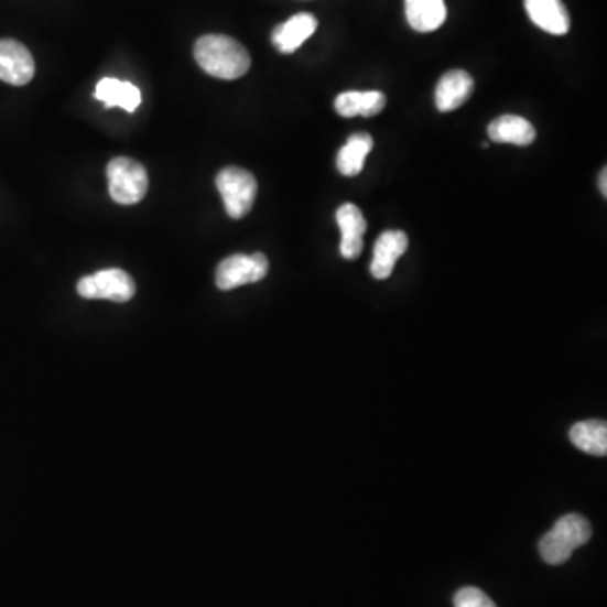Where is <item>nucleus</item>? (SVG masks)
Returning <instances> with one entry per match:
<instances>
[{
	"instance_id": "f257e3e1",
	"label": "nucleus",
	"mask_w": 607,
	"mask_h": 607,
	"mask_svg": "<svg viewBox=\"0 0 607 607\" xmlns=\"http://www.w3.org/2000/svg\"><path fill=\"white\" fill-rule=\"evenodd\" d=\"M195 58L203 72L219 79H238L247 75L252 59L234 37L208 34L196 41Z\"/></svg>"
},
{
	"instance_id": "f03ea898",
	"label": "nucleus",
	"mask_w": 607,
	"mask_h": 607,
	"mask_svg": "<svg viewBox=\"0 0 607 607\" xmlns=\"http://www.w3.org/2000/svg\"><path fill=\"white\" fill-rule=\"evenodd\" d=\"M593 536L589 521L577 513H568L557 520L554 529L540 540V555L549 565H562L572 557L574 550L586 545Z\"/></svg>"
},
{
	"instance_id": "7ed1b4c3",
	"label": "nucleus",
	"mask_w": 607,
	"mask_h": 607,
	"mask_svg": "<svg viewBox=\"0 0 607 607\" xmlns=\"http://www.w3.org/2000/svg\"><path fill=\"white\" fill-rule=\"evenodd\" d=\"M108 193L119 205H137L148 195L149 176L141 162L116 158L107 165Z\"/></svg>"
},
{
	"instance_id": "20e7f679",
	"label": "nucleus",
	"mask_w": 607,
	"mask_h": 607,
	"mask_svg": "<svg viewBox=\"0 0 607 607\" xmlns=\"http://www.w3.org/2000/svg\"><path fill=\"white\" fill-rule=\"evenodd\" d=\"M216 187L224 198L228 216L240 219L253 208L259 186L252 173L241 167H227L216 176Z\"/></svg>"
},
{
	"instance_id": "39448f33",
	"label": "nucleus",
	"mask_w": 607,
	"mask_h": 607,
	"mask_svg": "<svg viewBox=\"0 0 607 607\" xmlns=\"http://www.w3.org/2000/svg\"><path fill=\"white\" fill-rule=\"evenodd\" d=\"M267 273H269V260L263 253H253V256L237 253L219 263L216 269V285L221 291H231L241 285L256 284L262 281Z\"/></svg>"
},
{
	"instance_id": "423d86ee",
	"label": "nucleus",
	"mask_w": 607,
	"mask_h": 607,
	"mask_svg": "<svg viewBox=\"0 0 607 607\" xmlns=\"http://www.w3.org/2000/svg\"><path fill=\"white\" fill-rule=\"evenodd\" d=\"M76 291L85 299L127 302L136 295V282L123 270L107 269L88 275V278L79 279Z\"/></svg>"
},
{
	"instance_id": "0eeeda50",
	"label": "nucleus",
	"mask_w": 607,
	"mask_h": 607,
	"mask_svg": "<svg viewBox=\"0 0 607 607\" xmlns=\"http://www.w3.org/2000/svg\"><path fill=\"white\" fill-rule=\"evenodd\" d=\"M36 66H34L33 54L24 44L15 40H0V79L24 87L34 78Z\"/></svg>"
},
{
	"instance_id": "6e6552de",
	"label": "nucleus",
	"mask_w": 607,
	"mask_h": 607,
	"mask_svg": "<svg viewBox=\"0 0 607 607\" xmlns=\"http://www.w3.org/2000/svg\"><path fill=\"white\" fill-rule=\"evenodd\" d=\"M336 221L342 230L339 252L343 259L356 260L364 252V235L367 234V219L356 205L346 203L336 212Z\"/></svg>"
},
{
	"instance_id": "1a4fd4ad",
	"label": "nucleus",
	"mask_w": 607,
	"mask_h": 607,
	"mask_svg": "<svg viewBox=\"0 0 607 607\" xmlns=\"http://www.w3.org/2000/svg\"><path fill=\"white\" fill-rule=\"evenodd\" d=\"M409 237L400 230H389L378 237L375 243L373 262L370 272L378 281H384L392 275L397 260L407 252Z\"/></svg>"
},
{
	"instance_id": "9d476101",
	"label": "nucleus",
	"mask_w": 607,
	"mask_h": 607,
	"mask_svg": "<svg viewBox=\"0 0 607 607\" xmlns=\"http://www.w3.org/2000/svg\"><path fill=\"white\" fill-rule=\"evenodd\" d=\"M475 90V79L463 69H451L438 79L435 88V105L438 112H453L466 104Z\"/></svg>"
},
{
	"instance_id": "9b49d317",
	"label": "nucleus",
	"mask_w": 607,
	"mask_h": 607,
	"mask_svg": "<svg viewBox=\"0 0 607 607\" xmlns=\"http://www.w3.org/2000/svg\"><path fill=\"white\" fill-rule=\"evenodd\" d=\"M316 30L317 19L310 12L292 15L289 21L282 22L273 30V46L284 54L294 53L316 33Z\"/></svg>"
},
{
	"instance_id": "f8f14e48",
	"label": "nucleus",
	"mask_w": 607,
	"mask_h": 607,
	"mask_svg": "<svg viewBox=\"0 0 607 607\" xmlns=\"http://www.w3.org/2000/svg\"><path fill=\"white\" fill-rule=\"evenodd\" d=\"M525 9L545 33L564 36L571 30V15L562 0H525Z\"/></svg>"
},
{
	"instance_id": "ddd939ff",
	"label": "nucleus",
	"mask_w": 607,
	"mask_h": 607,
	"mask_svg": "<svg viewBox=\"0 0 607 607\" xmlns=\"http://www.w3.org/2000/svg\"><path fill=\"white\" fill-rule=\"evenodd\" d=\"M488 136L496 144H513L527 148L536 139V130L529 120L518 116H501L488 127Z\"/></svg>"
},
{
	"instance_id": "4468645a",
	"label": "nucleus",
	"mask_w": 607,
	"mask_h": 607,
	"mask_svg": "<svg viewBox=\"0 0 607 607\" xmlns=\"http://www.w3.org/2000/svg\"><path fill=\"white\" fill-rule=\"evenodd\" d=\"M405 15L410 28L418 33H432L446 22L444 0H405Z\"/></svg>"
},
{
	"instance_id": "2eb2a0df",
	"label": "nucleus",
	"mask_w": 607,
	"mask_h": 607,
	"mask_svg": "<svg viewBox=\"0 0 607 607\" xmlns=\"http://www.w3.org/2000/svg\"><path fill=\"white\" fill-rule=\"evenodd\" d=\"M387 97L381 91H345L335 100V108L343 119L375 117L383 112Z\"/></svg>"
},
{
	"instance_id": "dca6fc26",
	"label": "nucleus",
	"mask_w": 607,
	"mask_h": 607,
	"mask_svg": "<svg viewBox=\"0 0 607 607\" xmlns=\"http://www.w3.org/2000/svg\"><path fill=\"white\" fill-rule=\"evenodd\" d=\"M95 98L104 101L105 107H120L126 112H136L137 107L142 104L141 90L129 82L117 78H104L97 85Z\"/></svg>"
},
{
	"instance_id": "f3484780",
	"label": "nucleus",
	"mask_w": 607,
	"mask_h": 607,
	"mask_svg": "<svg viewBox=\"0 0 607 607\" xmlns=\"http://www.w3.org/2000/svg\"><path fill=\"white\" fill-rule=\"evenodd\" d=\"M373 149L370 133L358 132L349 137L336 158V167L343 176H358L364 171L365 161Z\"/></svg>"
},
{
	"instance_id": "a211bd4d",
	"label": "nucleus",
	"mask_w": 607,
	"mask_h": 607,
	"mask_svg": "<svg viewBox=\"0 0 607 607\" xmlns=\"http://www.w3.org/2000/svg\"><path fill=\"white\" fill-rule=\"evenodd\" d=\"M571 443L590 456H607V424L604 421L578 422L571 429Z\"/></svg>"
},
{
	"instance_id": "6ab92c4d",
	"label": "nucleus",
	"mask_w": 607,
	"mask_h": 607,
	"mask_svg": "<svg viewBox=\"0 0 607 607\" xmlns=\"http://www.w3.org/2000/svg\"><path fill=\"white\" fill-rule=\"evenodd\" d=\"M454 607H496V604L478 587H464L454 596Z\"/></svg>"
},
{
	"instance_id": "aec40b11",
	"label": "nucleus",
	"mask_w": 607,
	"mask_h": 607,
	"mask_svg": "<svg viewBox=\"0 0 607 607\" xmlns=\"http://www.w3.org/2000/svg\"><path fill=\"white\" fill-rule=\"evenodd\" d=\"M606 180H607V171L603 170V173H600V177H599V189H600V193H603V196H607Z\"/></svg>"
}]
</instances>
